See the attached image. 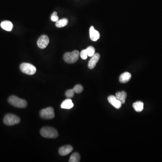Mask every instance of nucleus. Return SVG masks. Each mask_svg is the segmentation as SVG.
<instances>
[{"mask_svg":"<svg viewBox=\"0 0 162 162\" xmlns=\"http://www.w3.org/2000/svg\"><path fill=\"white\" fill-rule=\"evenodd\" d=\"M100 55L99 53H95L94 54L89 61L88 64V67L89 69H94L95 67L96 63L100 60Z\"/></svg>","mask_w":162,"mask_h":162,"instance_id":"nucleus-8","label":"nucleus"},{"mask_svg":"<svg viewBox=\"0 0 162 162\" xmlns=\"http://www.w3.org/2000/svg\"><path fill=\"white\" fill-rule=\"evenodd\" d=\"M49 43V38L46 35H43L40 36L37 42V46L41 49H44L47 47Z\"/></svg>","mask_w":162,"mask_h":162,"instance_id":"nucleus-7","label":"nucleus"},{"mask_svg":"<svg viewBox=\"0 0 162 162\" xmlns=\"http://www.w3.org/2000/svg\"><path fill=\"white\" fill-rule=\"evenodd\" d=\"M1 28L7 31H11L13 29V25L9 21H4L1 23Z\"/></svg>","mask_w":162,"mask_h":162,"instance_id":"nucleus-14","label":"nucleus"},{"mask_svg":"<svg viewBox=\"0 0 162 162\" xmlns=\"http://www.w3.org/2000/svg\"><path fill=\"white\" fill-rule=\"evenodd\" d=\"M73 90L74 91L75 93L79 94L82 92L83 90V87L80 84H77L76 85L74 88L73 89Z\"/></svg>","mask_w":162,"mask_h":162,"instance_id":"nucleus-20","label":"nucleus"},{"mask_svg":"<svg viewBox=\"0 0 162 162\" xmlns=\"http://www.w3.org/2000/svg\"><path fill=\"white\" fill-rule=\"evenodd\" d=\"M74 105L72 100L69 98H68L62 103L61 108L64 109H71L74 107Z\"/></svg>","mask_w":162,"mask_h":162,"instance_id":"nucleus-12","label":"nucleus"},{"mask_svg":"<svg viewBox=\"0 0 162 162\" xmlns=\"http://www.w3.org/2000/svg\"><path fill=\"white\" fill-rule=\"evenodd\" d=\"M79 56V51L75 50L71 52L65 53L63 55V60L67 63H74L77 61Z\"/></svg>","mask_w":162,"mask_h":162,"instance_id":"nucleus-3","label":"nucleus"},{"mask_svg":"<svg viewBox=\"0 0 162 162\" xmlns=\"http://www.w3.org/2000/svg\"><path fill=\"white\" fill-rule=\"evenodd\" d=\"M42 136L47 138H56L58 136V131L51 127H46L42 128L40 131Z\"/></svg>","mask_w":162,"mask_h":162,"instance_id":"nucleus-1","label":"nucleus"},{"mask_svg":"<svg viewBox=\"0 0 162 162\" xmlns=\"http://www.w3.org/2000/svg\"><path fill=\"white\" fill-rule=\"evenodd\" d=\"M21 71L26 74L34 75L36 72V68L33 64L27 63H23L20 66Z\"/></svg>","mask_w":162,"mask_h":162,"instance_id":"nucleus-4","label":"nucleus"},{"mask_svg":"<svg viewBox=\"0 0 162 162\" xmlns=\"http://www.w3.org/2000/svg\"><path fill=\"white\" fill-rule=\"evenodd\" d=\"M40 115L43 119H52L55 116L54 109L51 107L45 108L40 111Z\"/></svg>","mask_w":162,"mask_h":162,"instance_id":"nucleus-6","label":"nucleus"},{"mask_svg":"<svg viewBox=\"0 0 162 162\" xmlns=\"http://www.w3.org/2000/svg\"><path fill=\"white\" fill-rule=\"evenodd\" d=\"M80 56L82 60H86L88 58V55L86 49L83 50L80 53Z\"/></svg>","mask_w":162,"mask_h":162,"instance_id":"nucleus-22","label":"nucleus"},{"mask_svg":"<svg viewBox=\"0 0 162 162\" xmlns=\"http://www.w3.org/2000/svg\"><path fill=\"white\" fill-rule=\"evenodd\" d=\"M108 100L110 104H112L113 106L116 108L117 109H119L122 106V104L121 102L116 98L115 96H110L108 98Z\"/></svg>","mask_w":162,"mask_h":162,"instance_id":"nucleus-9","label":"nucleus"},{"mask_svg":"<svg viewBox=\"0 0 162 162\" xmlns=\"http://www.w3.org/2000/svg\"><path fill=\"white\" fill-rule=\"evenodd\" d=\"M80 161V155L78 153H74L69 158V162H79Z\"/></svg>","mask_w":162,"mask_h":162,"instance_id":"nucleus-18","label":"nucleus"},{"mask_svg":"<svg viewBox=\"0 0 162 162\" xmlns=\"http://www.w3.org/2000/svg\"><path fill=\"white\" fill-rule=\"evenodd\" d=\"M131 75L128 72H125L121 74L119 77V81L121 83H125L128 82L131 78Z\"/></svg>","mask_w":162,"mask_h":162,"instance_id":"nucleus-13","label":"nucleus"},{"mask_svg":"<svg viewBox=\"0 0 162 162\" xmlns=\"http://www.w3.org/2000/svg\"><path fill=\"white\" fill-rule=\"evenodd\" d=\"M133 107L135 111L140 112L142 111L144 108V104L142 101H137L133 104Z\"/></svg>","mask_w":162,"mask_h":162,"instance_id":"nucleus-16","label":"nucleus"},{"mask_svg":"<svg viewBox=\"0 0 162 162\" xmlns=\"http://www.w3.org/2000/svg\"><path fill=\"white\" fill-rule=\"evenodd\" d=\"M3 122L6 125L8 126H12L20 123V119L19 117L15 115L8 114L4 117Z\"/></svg>","mask_w":162,"mask_h":162,"instance_id":"nucleus-5","label":"nucleus"},{"mask_svg":"<svg viewBox=\"0 0 162 162\" xmlns=\"http://www.w3.org/2000/svg\"><path fill=\"white\" fill-rule=\"evenodd\" d=\"M73 150V148L70 145H66L60 148L59 153L61 156H65L70 154Z\"/></svg>","mask_w":162,"mask_h":162,"instance_id":"nucleus-10","label":"nucleus"},{"mask_svg":"<svg viewBox=\"0 0 162 162\" xmlns=\"http://www.w3.org/2000/svg\"><path fill=\"white\" fill-rule=\"evenodd\" d=\"M116 97L121 102L122 104L125 103L126 98H127V94L125 91H123L121 92H117L116 94Z\"/></svg>","mask_w":162,"mask_h":162,"instance_id":"nucleus-15","label":"nucleus"},{"mask_svg":"<svg viewBox=\"0 0 162 162\" xmlns=\"http://www.w3.org/2000/svg\"><path fill=\"white\" fill-rule=\"evenodd\" d=\"M88 56L89 57H92L94 54H95V49L94 47L92 46H90L86 49Z\"/></svg>","mask_w":162,"mask_h":162,"instance_id":"nucleus-19","label":"nucleus"},{"mask_svg":"<svg viewBox=\"0 0 162 162\" xmlns=\"http://www.w3.org/2000/svg\"><path fill=\"white\" fill-rule=\"evenodd\" d=\"M74 91L73 90V89L68 90L65 92V96H66L67 98L71 99V98L74 97Z\"/></svg>","mask_w":162,"mask_h":162,"instance_id":"nucleus-21","label":"nucleus"},{"mask_svg":"<svg viewBox=\"0 0 162 162\" xmlns=\"http://www.w3.org/2000/svg\"><path fill=\"white\" fill-rule=\"evenodd\" d=\"M68 23V20L66 18L61 19V20H58L55 23V26L57 28H62L64 27Z\"/></svg>","mask_w":162,"mask_h":162,"instance_id":"nucleus-17","label":"nucleus"},{"mask_svg":"<svg viewBox=\"0 0 162 162\" xmlns=\"http://www.w3.org/2000/svg\"><path fill=\"white\" fill-rule=\"evenodd\" d=\"M8 102L12 106L19 108H26L27 102L25 100L20 99L15 96H12L8 99Z\"/></svg>","mask_w":162,"mask_h":162,"instance_id":"nucleus-2","label":"nucleus"},{"mask_svg":"<svg viewBox=\"0 0 162 162\" xmlns=\"http://www.w3.org/2000/svg\"><path fill=\"white\" fill-rule=\"evenodd\" d=\"M89 34L90 37L92 41H96L100 38V33L95 29L93 26H91L90 28Z\"/></svg>","mask_w":162,"mask_h":162,"instance_id":"nucleus-11","label":"nucleus"},{"mask_svg":"<svg viewBox=\"0 0 162 162\" xmlns=\"http://www.w3.org/2000/svg\"><path fill=\"white\" fill-rule=\"evenodd\" d=\"M51 20L53 22H56L59 20V17L57 16V13L55 11L53 12L51 15Z\"/></svg>","mask_w":162,"mask_h":162,"instance_id":"nucleus-23","label":"nucleus"}]
</instances>
